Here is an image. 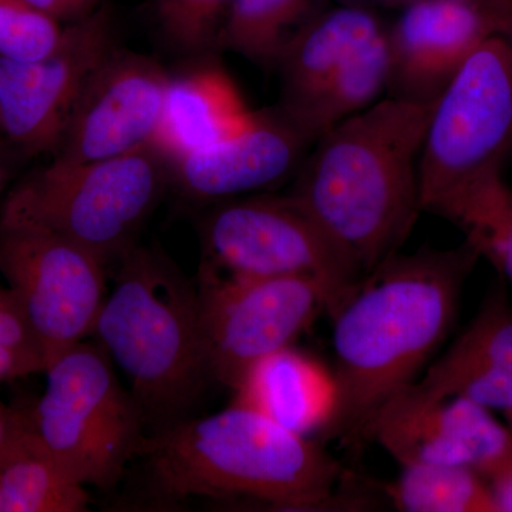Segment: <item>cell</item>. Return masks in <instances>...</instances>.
Instances as JSON below:
<instances>
[{"label":"cell","mask_w":512,"mask_h":512,"mask_svg":"<svg viewBox=\"0 0 512 512\" xmlns=\"http://www.w3.org/2000/svg\"><path fill=\"white\" fill-rule=\"evenodd\" d=\"M481 258L470 241L397 254L367 275L330 318L336 396L320 443H360L380 409L416 382L457 318Z\"/></svg>","instance_id":"cell-1"},{"label":"cell","mask_w":512,"mask_h":512,"mask_svg":"<svg viewBox=\"0 0 512 512\" xmlns=\"http://www.w3.org/2000/svg\"><path fill=\"white\" fill-rule=\"evenodd\" d=\"M170 183V164L150 144L92 163L52 160L23 178L3 208L63 235L109 268L136 247Z\"/></svg>","instance_id":"cell-7"},{"label":"cell","mask_w":512,"mask_h":512,"mask_svg":"<svg viewBox=\"0 0 512 512\" xmlns=\"http://www.w3.org/2000/svg\"><path fill=\"white\" fill-rule=\"evenodd\" d=\"M0 349L22 359L33 373L46 370L45 357L22 306L9 288L0 284Z\"/></svg>","instance_id":"cell-27"},{"label":"cell","mask_w":512,"mask_h":512,"mask_svg":"<svg viewBox=\"0 0 512 512\" xmlns=\"http://www.w3.org/2000/svg\"><path fill=\"white\" fill-rule=\"evenodd\" d=\"M30 437L26 412H15L0 402V466L28 446Z\"/></svg>","instance_id":"cell-28"},{"label":"cell","mask_w":512,"mask_h":512,"mask_svg":"<svg viewBox=\"0 0 512 512\" xmlns=\"http://www.w3.org/2000/svg\"><path fill=\"white\" fill-rule=\"evenodd\" d=\"M234 392L235 403L303 436L322 430L336 396L332 372L293 346L259 360Z\"/></svg>","instance_id":"cell-19"},{"label":"cell","mask_w":512,"mask_h":512,"mask_svg":"<svg viewBox=\"0 0 512 512\" xmlns=\"http://www.w3.org/2000/svg\"><path fill=\"white\" fill-rule=\"evenodd\" d=\"M40 12L62 25H72L100 8V0H28Z\"/></svg>","instance_id":"cell-29"},{"label":"cell","mask_w":512,"mask_h":512,"mask_svg":"<svg viewBox=\"0 0 512 512\" xmlns=\"http://www.w3.org/2000/svg\"><path fill=\"white\" fill-rule=\"evenodd\" d=\"M390 77L387 28L357 47L330 77L311 106L298 120L299 126L318 138L340 121L355 116L387 93Z\"/></svg>","instance_id":"cell-20"},{"label":"cell","mask_w":512,"mask_h":512,"mask_svg":"<svg viewBox=\"0 0 512 512\" xmlns=\"http://www.w3.org/2000/svg\"><path fill=\"white\" fill-rule=\"evenodd\" d=\"M365 441L379 444L400 466L466 467L484 481L512 461L510 429L463 397L427 404L393 397L367 423Z\"/></svg>","instance_id":"cell-13"},{"label":"cell","mask_w":512,"mask_h":512,"mask_svg":"<svg viewBox=\"0 0 512 512\" xmlns=\"http://www.w3.org/2000/svg\"><path fill=\"white\" fill-rule=\"evenodd\" d=\"M511 33L512 19L474 3L414 0L387 28V96L433 104L478 47Z\"/></svg>","instance_id":"cell-14"},{"label":"cell","mask_w":512,"mask_h":512,"mask_svg":"<svg viewBox=\"0 0 512 512\" xmlns=\"http://www.w3.org/2000/svg\"><path fill=\"white\" fill-rule=\"evenodd\" d=\"M25 154L8 140L0 141V194L8 187L13 174L18 170L20 161L26 160Z\"/></svg>","instance_id":"cell-31"},{"label":"cell","mask_w":512,"mask_h":512,"mask_svg":"<svg viewBox=\"0 0 512 512\" xmlns=\"http://www.w3.org/2000/svg\"><path fill=\"white\" fill-rule=\"evenodd\" d=\"M464 2L474 3L503 18L512 19V0H464Z\"/></svg>","instance_id":"cell-34"},{"label":"cell","mask_w":512,"mask_h":512,"mask_svg":"<svg viewBox=\"0 0 512 512\" xmlns=\"http://www.w3.org/2000/svg\"><path fill=\"white\" fill-rule=\"evenodd\" d=\"M211 205L200 221L198 279L305 276L325 289L330 316L365 279L348 252L292 194L241 195Z\"/></svg>","instance_id":"cell-8"},{"label":"cell","mask_w":512,"mask_h":512,"mask_svg":"<svg viewBox=\"0 0 512 512\" xmlns=\"http://www.w3.org/2000/svg\"><path fill=\"white\" fill-rule=\"evenodd\" d=\"M384 494L404 512H497L490 487L466 467L409 464Z\"/></svg>","instance_id":"cell-23"},{"label":"cell","mask_w":512,"mask_h":512,"mask_svg":"<svg viewBox=\"0 0 512 512\" xmlns=\"http://www.w3.org/2000/svg\"><path fill=\"white\" fill-rule=\"evenodd\" d=\"M138 458L151 490L168 501L200 497L320 510L338 503L345 480L320 441L235 402L151 434Z\"/></svg>","instance_id":"cell-3"},{"label":"cell","mask_w":512,"mask_h":512,"mask_svg":"<svg viewBox=\"0 0 512 512\" xmlns=\"http://www.w3.org/2000/svg\"><path fill=\"white\" fill-rule=\"evenodd\" d=\"M197 286L208 375L232 390L259 360L292 346L328 313L325 289L305 276L198 279Z\"/></svg>","instance_id":"cell-10"},{"label":"cell","mask_w":512,"mask_h":512,"mask_svg":"<svg viewBox=\"0 0 512 512\" xmlns=\"http://www.w3.org/2000/svg\"><path fill=\"white\" fill-rule=\"evenodd\" d=\"M116 268L92 336L127 377L151 436L187 419L210 382L200 292L156 249L136 245Z\"/></svg>","instance_id":"cell-4"},{"label":"cell","mask_w":512,"mask_h":512,"mask_svg":"<svg viewBox=\"0 0 512 512\" xmlns=\"http://www.w3.org/2000/svg\"><path fill=\"white\" fill-rule=\"evenodd\" d=\"M64 26L28 0H0V57L33 62L55 52Z\"/></svg>","instance_id":"cell-24"},{"label":"cell","mask_w":512,"mask_h":512,"mask_svg":"<svg viewBox=\"0 0 512 512\" xmlns=\"http://www.w3.org/2000/svg\"><path fill=\"white\" fill-rule=\"evenodd\" d=\"M480 252L497 268L503 278L512 282V190L505 188L493 207L476 227L466 234Z\"/></svg>","instance_id":"cell-26"},{"label":"cell","mask_w":512,"mask_h":512,"mask_svg":"<svg viewBox=\"0 0 512 512\" xmlns=\"http://www.w3.org/2000/svg\"><path fill=\"white\" fill-rule=\"evenodd\" d=\"M165 39L181 52L204 53L217 45L232 0H156Z\"/></svg>","instance_id":"cell-25"},{"label":"cell","mask_w":512,"mask_h":512,"mask_svg":"<svg viewBox=\"0 0 512 512\" xmlns=\"http://www.w3.org/2000/svg\"><path fill=\"white\" fill-rule=\"evenodd\" d=\"M338 5L360 6V8L372 9H404L413 3L414 0H336Z\"/></svg>","instance_id":"cell-33"},{"label":"cell","mask_w":512,"mask_h":512,"mask_svg":"<svg viewBox=\"0 0 512 512\" xmlns=\"http://www.w3.org/2000/svg\"><path fill=\"white\" fill-rule=\"evenodd\" d=\"M315 143L278 104L254 111L237 133L170 163L171 184L207 204L241 197L298 174Z\"/></svg>","instance_id":"cell-15"},{"label":"cell","mask_w":512,"mask_h":512,"mask_svg":"<svg viewBox=\"0 0 512 512\" xmlns=\"http://www.w3.org/2000/svg\"><path fill=\"white\" fill-rule=\"evenodd\" d=\"M90 495L30 437L0 466V512H86Z\"/></svg>","instance_id":"cell-22"},{"label":"cell","mask_w":512,"mask_h":512,"mask_svg":"<svg viewBox=\"0 0 512 512\" xmlns=\"http://www.w3.org/2000/svg\"><path fill=\"white\" fill-rule=\"evenodd\" d=\"M170 79L151 57L116 47L80 94L53 160L92 163L150 146Z\"/></svg>","instance_id":"cell-12"},{"label":"cell","mask_w":512,"mask_h":512,"mask_svg":"<svg viewBox=\"0 0 512 512\" xmlns=\"http://www.w3.org/2000/svg\"><path fill=\"white\" fill-rule=\"evenodd\" d=\"M510 39L512 40V35L510 36Z\"/></svg>","instance_id":"cell-36"},{"label":"cell","mask_w":512,"mask_h":512,"mask_svg":"<svg viewBox=\"0 0 512 512\" xmlns=\"http://www.w3.org/2000/svg\"><path fill=\"white\" fill-rule=\"evenodd\" d=\"M433 104L387 96L318 138L293 197L363 278L400 254L419 218V163Z\"/></svg>","instance_id":"cell-2"},{"label":"cell","mask_w":512,"mask_h":512,"mask_svg":"<svg viewBox=\"0 0 512 512\" xmlns=\"http://www.w3.org/2000/svg\"><path fill=\"white\" fill-rule=\"evenodd\" d=\"M485 483L490 487L497 512H512V461Z\"/></svg>","instance_id":"cell-30"},{"label":"cell","mask_w":512,"mask_h":512,"mask_svg":"<svg viewBox=\"0 0 512 512\" xmlns=\"http://www.w3.org/2000/svg\"><path fill=\"white\" fill-rule=\"evenodd\" d=\"M512 148V40L490 37L434 101L419 163L421 212L467 234L505 188Z\"/></svg>","instance_id":"cell-5"},{"label":"cell","mask_w":512,"mask_h":512,"mask_svg":"<svg viewBox=\"0 0 512 512\" xmlns=\"http://www.w3.org/2000/svg\"><path fill=\"white\" fill-rule=\"evenodd\" d=\"M254 116L218 64L171 76L153 146L168 164L241 130Z\"/></svg>","instance_id":"cell-18"},{"label":"cell","mask_w":512,"mask_h":512,"mask_svg":"<svg viewBox=\"0 0 512 512\" xmlns=\"http://www.w3.org/2000/svg\"><path fill=\"white\" fill-rule=\"evenodd\" d=\"M26 412L30 433L77 483L114 487L148 439L143 409L96 340H83L46 369Z\"/></svg>","instance_id":"cell-6"},{"label":"cell","mask_w":512,"mask_h":512,"mask_svg":"<svg viewBox=\"0 0 512 512\" xmlns=\"http://www.w3.org/2000/svg\"><path fill=\"white\" fill-rule=\"evenodd\" d=\"M505 417H507L508 429H510L511 434H512V410H511V412L505 413Z\"/></svg>","instance_id":"cell-35"},{"label":"cell","mask_w":512,"mask_h":512,"mask_svg":"<svg viewBox=\"0 0 512 512\" xmlns=\"http://www.w3.org/2000/svg\"><path fill=\"white\" fill-rule=\"evenodd\" d=\"M32 369L18 356L0 349V382L16 377L32 375Z\"/></svg>","instance_id":"cell-32"},{"label":"cell","mask_w":512,"mask_h":512,"mask_svg":"<svg viewBox=\"0 0 512 512\" xmlns=\"http://www.w3.org/2000/svg\"><path fill=\"white\" fill-rule=\"evenodd\" d=\"M106 6L64 26L55 52L33 62L0 57V131L26 157L53 154L70 114L101 63L116 49Z\"/></svg>","instance_id":"cell-11"},{"label":"cell","mask_w":512,"mask_h":512,"mask_svg":"<svg viewBox=\"0 0 512 512\" xmlns=\"http://www.w3.org/2000/svg\"><path fill=\"white\" fill-rule=\"evenodd\" d=\"M394 397L413 404L463 397L490 410L511 412L512 303L501 282L420 382Z\"/></svg>","instance_id":"cell-16"},{"label":"cell","mask_w":512,"mask_h":512,"mask_svg":"<svg viewBox=\"0 0 512 512\" xmlns=\"http://www.w3.org/2000/svg\"><path fill=\"white\" fill-rule=\"evenodd\" d=\"M326 0H232L215 50H227L259 66L274 67L289 37Z\"/></svg>","instance_id":"cell-21"},{"label":"cell","mask_w":512,"mask_h":512,"mask_svg":"<svg viewBox=\"0 0 512 512\" xmlns=\"http://www.w3.org/2000/svg\"><path fill=\"white\" fill-rule=\"evenodd\" d=\"M106 272L80 245L2 207L0 275L35 332L46 369L92 336L107 296Z\"/></svg>","instance_id":"cell-9"},{"label":"cell","mask_w":512,"mask_h":512,"mask_svg":"<svg viewBox=\"0 0 512 512\" xmlns=\"http://www.w3.org/2000/svg\"><path fill=\"white\" fill-rule=\"evenodd\" d=\"M384 28L372 9L336 5L319 10L289 37L276 59L279 106L298 123L333 73Z\"/></svg>","instance_id":"cell-17"}]
</instances>
